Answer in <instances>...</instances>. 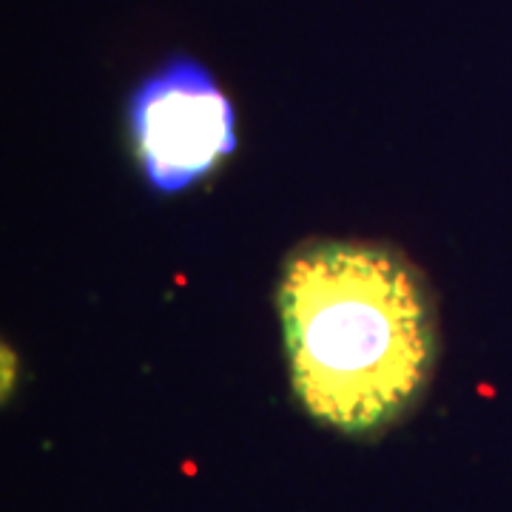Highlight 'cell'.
I'll return each mask as SVG.
<instances>
[{"instance_id":"1","label":"cell","mask_w":512,"mask_h":512,"mask_svg":"<svg viewBox=\"0 0 512 512\" xmlns=\"http://www.w3.org/2000/svg\"><path fill=\"white\" fill-rule=\"evenodd\" d=\"M279 319L308 416L376 433L413 407L436 365V313L419 268L379 242H305L285 259Z\"/></svg>"},{"instance_id":"2","label":"cell","mask_w":512,"mask_h":512,"mask_svg":"<svg viewBox=\"0 0 512 512\" xmlns=\"http://www.w3.org/2000/svg\"><path fill=\"white\" fill-rule=\"evenodd\" d=\"M128 123L146 180L163 194L200 183L237 148V114L197 57L174 55L131 94Z\"/></svg>"}]
</instances>
